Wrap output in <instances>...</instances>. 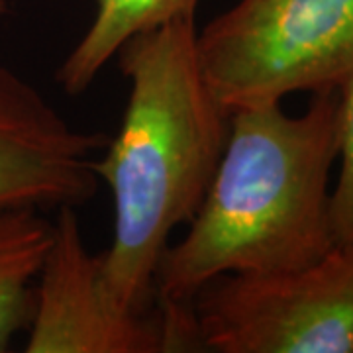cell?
I'll use <instances>...</instances> for the list:
<instances>
[{"mask_svg":"<svg viewBox=\"0 0 353 353\" xmlns=\"http://www.w3.org/2000/svg\"><path fill=\"white\" fill-rule=\"evenodd\" d=\"M28 353H159V316L116 312L101 283V255L87 250L75 206H61L39 269Z\"/></svg>","mask_w":353,"mask_h":353,"instance_id":"cell-5","label":"cell"},{"mask_svg":"<svg viewBox=\"0 0 353 353\" xmlns=\"http://www.w3.org/2000/svg\"><path fill=\"white\" fill-rule=\"evenodd\" d=\"M196 41L228 112L340 90L353 79V0H240Z\"/></svg>","mask_w":353,"mask_h":353,"instance_id":"cell-3","label":"cell"},{"mask_svg":"<svg viewBox=\"0 0 353 353\" xmlns=\"http://www.w3.org/2000/svg\"><path fill=\"white\" fill-rule=\"evenodd\" d=\"M8 12V0H0V16Z\"/></svg>","mask_w":353,"mask_h":353,"instance_id":"cell-10","label":"cell"},{"mask_svg":"<svg viewBox=\"0 0 353 353\" xmlns=\"http://www.w3.org/2000/svg\"><path fill=\"white\" fill-rule=\"evenodd\" d=\"M201 0H97L87 34L65 57L57 83L71 97L85 92L128 39L183 18H194Z\"/></svg>","mask_w":353,"mask_h":353,"instance_id":"cell-7","label":"cell"},{"mask_svg":"<svg viewBox=\"0 0 353 353\" xmlns=\"http://www.w3.org/2000/svg\"><path fill=\"white\" fill-rule=\"evenodd\" d=\"M340 152V90L289 116L281 102L230 112L224 153L189 230L155 273L157 308H189L224 275L314 263L336 245L330 171Z\"/></svg>","mask_w":353,"mask_h":353,"instance_id":"cell-2","label":"cell"},{"mask_svg":"<svg viewBox=\"0 0 353 353\" xmlns=\"http://www.w3.org/2000/svg\"><path fill=\"white\" fill-rule=\"evenodd\" d=\"M196 39L194 18H183L128 39L116 53L130 97L94 171L112 192L101 283L120 314H150L171 234L199 210L226 148L230 112L204 77Z\"/></svg>","mask_w":353,"mask_h":353,"instance_id":"cell-1","label":"cell"},{"mask_svg":"<svg viewBox=\"0 0 353 353\" xmlns=\"http://www.w3.org/2000/svg\"><path fill=\"white\" fill-rule=\"evenodd\" d=\"M190 310L199 350L353 353V241L299 269L214 279Z\"/></svg>","mask_w":353,"mask_h":353,"instance_id":"cell-4","label":"cell"},{"mask_svg":"<svg viewBox=\"0 0 353 353\" xmlns=\"http://www.w3.org/2000/svg\"><path fill=\"white\" fill-rule=\"evenodd\" d=\"M53 240V224L39 210L0 212V353L28 330L39 269Z\"/></svg>","mask_w":353,"mask_h":353,"instance_id":"cell-8","label":"cell"},{"mask_svg":"<svg viewBox=\"0 0 353 353\" xmlns=\"http://www.w3.org/2000/svg\"><path fill=\"white\" fill-rule=\"evenodd\" d=\"M108 138L73 128L38 88L0 65V212L79 206L94 196Z\"/></svg>","mask_w":353,"mask_h":353,"instance_id":"cell-6","label":"cell"},{"mask_svg":"<svg viewBox=\"0 0 353 353\" xmlns=\"http://www.w3.org/2000/svg\"><path fill=\"white\" fill-rule=\"evenodd\" d=\"M340 176L332 190L336 243L353 241V79L340 88Z\"/></svg>","mask_w":353,"mask_h":353,"instance_id":"cell-9","label":"cell"}]
</instances>
